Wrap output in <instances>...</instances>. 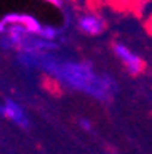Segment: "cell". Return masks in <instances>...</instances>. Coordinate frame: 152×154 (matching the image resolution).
I'll return each mask as SVG.
<instances>
[{
	"label": "cell",
	"mask_w": 152,
	"mask_h": 154,
	"mask_svg": "<svg viewBox=\"0 0 152 154\" xmlns=\"http://www.w3.org/2000/svg\"><path fill=\"white\" fill-rule=\"evenodd\" d=\"M17 62L27 69L44 70L64 87L80 91L102 102L110 100L117 92V84H115L114 77L95 72L90 62L65 60V59L52 55L50 52H44V54L19 52Z\"/></svg>",
	"instance_id": "cell-1"
},
{
	"label": "cell",
	"mask_w": 152,
	"mask_h": 154,
	"mask_svg": "<svg viewBox=\"0 0 152 154\" xmlns=\"http://www.w3.org/2000/svg\"><path fill=\"white\" fill-rule=\"evenodd\" d=\"M112 50H114L115 57L122 62V66L126 67L127 74L132 77H137L144 72V60L139 54H135L129 45L122 42H115L112 45Z\"/></svg>",
	"instance_id": "cell-2"
},
{
	"label": "cell",
	"mask_w": 152,
	"mask_h": 154,
	"mask_svg": "<svg viewBox=\"0 0 152 154\" xmlns=\"http://www.w3.org/2000/svg\"><path fill=\"white\" fill-rule=\"evenodd\" d=\"M0 116L2 117H7L8 121H12L14 124H17L22 129H29L30 127V121H29V116H27L25 109L12 99H5L2 104H0Z\"/></svg>",
	"instance_id": "cell-3"
},
{
	"label": "cell",
	"mask_w": 152,
	"mask_h": 154,
	"mask_svg": "<svg viewBox=\"0 0 152 154\" xmlns=\"http://www.w3.org/2000/svg\"><path fill=\"white\" fill-rule=\"evenodd\" d=\"M77 27L80 32H84L87 35H100L105 30V20L102 15L94 14V12H85L77 19Z\"/></svg>",
	"instance_id": "cell-4"
},
{
	"label": "cell",
	"mask_w": 152,
	"mask_h": 154,
	"mask_svg": "<svg viewBox=\"0 0 152 154\" xmlns=\"http://www.w3.org/2000/svg\"><path fill=\"white\" fill-rule=\"evenodd\" d=\"M59 35H60V29L53 27V25H44L42 32H40V35H38V37L45 38V40H49V42H55Z\"/></svg>",
	"instance_id": "cell-5"
},
{
	"label": "cell",
	"mask_w": 152,
	"mask_h": 154,
	"mask_svg": "<svg viewBox=\"0 0 152 154\" xmlns=\"http://www.w3.org/2000/svg\"><path fill=\"white\" fill-rule=\"evenodd\" d=\"M79 126L82 127L84 131L92 132V122H90V119H87V117H80V119H79Z\"/></svg>",
	"instance_id": "cell-6"
},
{
	"label": "cell",
	"mask_w": 152,
	"mask_h": 154,
	"mask_svg": "<svg viewBox=\"0 0 152 154\" xmlns=\"http://www.w3.org/2000/svg\"><path fill=\"white\" fill-rule=\"evenodd\" d=\"M145 30H147V34L152 37V14L145 19Z\"/></svg>",
	"instance_id": "cell-7"
},
{
	"label": "cell",
	"mask_w": 152,
	"mask_h": 154,
	"mask_svg": "<svg viewBox=\"0 0 152 154\" xmlns=\"http://www.w3.org/2000/svg\"><path fill=\"white\" fill-rule=\"evenodd\" d=\"M44 2L52 4V5H55V7H62V5H64V0H44Z\"/></svg>",
	"instance_id": "cell-8"
}]
</instances>
